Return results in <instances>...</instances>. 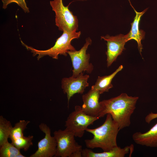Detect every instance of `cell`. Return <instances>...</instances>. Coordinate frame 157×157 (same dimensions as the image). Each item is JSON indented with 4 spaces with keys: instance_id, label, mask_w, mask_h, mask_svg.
Instances as JSON below:
<instances>
[{
    "instance_id": "6da1fadb",
    "label": "cell",
    "mask_w": 157,
    "mask_h": 157,
    "mask_svg": "<svg viewBox=\"0 0 157 157\" xmlns=\"http://www.w3.org/2000/svg\"><path fill=\"white\" fill-rule=\"evenodd\" d=\"M138 97L129 96L126 93L100 102L101 111L99 117L110 114L118 124L120 130L129 126L131 117L135 108Z\"/></svg>"
},
{
    "instance_id": "7a4b0ae2",
    "label": "cell",
    "mask_w": 157,
    "mask_h": 157,
    "mask_svg": "<svg viewBox=\"0 0 157 157\" xmlns=\"http://www.w3.org/2000/svg\"><path fill=\"white\" fill-rule=\"evenodd\" d=\"M120 130L117 123L111 115L107 114L105 120L100 126L94 129L87 128L85 131L92 133L93 138L85 140L87 147L93 149L99 148L108 151L117 147V137Z\"/></svg>"
},
{
    "instance_id": "3957f363",
    "label": "cell",
    "mask_w": 157,
    "mask_h": 157,
    "mask_svg": "<svg viewBox=\"0 0 157 157\" xmlns=\"http://www.w3.org/2000/svg\"><path fill=\"white\" fill-rule=\"evenodd\" d=\"M76 30L69 31L64 30L62 34L56 40L54 45L50 48L46 50H39L32 47L29 46L21 40L22 44L28 50L31 51L33 56L38 55V60L42 57L48 56L53 58L58 59L59 55L65 56H67L69 51L76 50L75 48L71 44L72 41L75 39H78L81 35V32H77Z\"/></svg>"
},
{
    "instance_id": "277c9868",
    "label": "cell",
    "mask_w": 157,
    "mask_h": 157,
    "mask_svg": "<svg viewBox=\"0 0 157 157\" xmlns=\"http://www.w3.org/2000/svg\"><path fill=\"white\" fill-rule=\"evenodd\" d=\"M57 142L55 157H81L82 146L75 140L74 134L66 129L55 131Z\"/></svg>"
},
{
    "instance_id": "5b68a950",
    "label": "cell",
    "mask_w": 157,
    "mask_h": 157,
    "mask_svg": "<svg viewBox=\"0 0 157 157\" xmlns=\"http://www.w3.org/2000/svg\"><path fill=\"white\" fill-rule=\"evenodd\" d=\"M52 9L55 13V23L59 30L69 31L78 29V20L69 9V5L65 6L62 0H53L50 1Z\"/></svg>"
},
{
    "instance_id": "8992f818",
    "label": "cell",
    "mask_w": 157,
    "mask_h": 157,
    "mask_svg": "<svg viewBox=\"0 0 157 157\" xmlns=\"http://www.w3.org/2000/svg\"><path fill=\"white\" fill-rule=\"evenodd\" d=\"M99 118L88 115L82 110L81 107L76 106L65 121L66 129L73 133L75 137L81 138L90 125Z\"/></svg>"
},
{
    "instance_id": "52a82bcc",
    "label": "cell",
    "mask_w": 157,
    "mask_h": 157,
    "mask_svg": "<svg viewBox=\"0 0 157 157\" xmlns=\"http://www.w3.org/2000/svg\"><path fill=\"white\" fill-rule=\"evenodd\" d=\"M92 43L91 39L88 37L86 38L85 43L79 50L69 51L67 52L73 67L72 76L76 77L80 73L85 72L89 74L92 72L94 67L92 64L89 63L90 55L86 53L88 47Z\"/></svg>"
},
{
    "instance_id": "ba28073f",
    "label": "cell",
    "mask_w": 157,
    "mask_h": 157,
    "mask_svg": "<svg viewBox=\"0 0 157 157\" xmlns=\"http://www.w3.org/2000/svg\"><path fill=\"white\" fill-rule=\"evenodd\" d=\"M39 127L45 134V136L38 142L37 150L30 157H54L56 152L57 142L54 136L51 135L50 129L44 123H41Z\"/></svg>"
},
{
    "instance_id": "9c48e42d",
    "label": "cell",
    "mask_w": 157,
    "mask_h": 157,
    "mask_svg": "<svg viewBox=\"0 0 157 157\" xmlns=\"http://www.w3.org/2000/svg\"><path fill=\"white\" fill-rule=\"evenodd\" d=\"M101 37V39H103L107 42V66L109 67L125 49L124 45L128 41L127 35L120 34L115 36H110L107 35Z\"/></svg>"
},
{
    "instance_id": "30bf717a",
    "label": "cell",
    "mask_w": 157,
    "mask_h": 157,
    "mask_svg": "<svg viewBox=\"0 0 157 157\" xmlns=\"http://www.w3.org/2000/svg\"><path fill=\"white\" fill-rule=\"evenodd\" d=\"M89 78V75H83V73H81L76 77L72 76L62 79V88L64 93L67 94L68 107L71 98L75 94H83L89 86L88 81Z\"/></svg>"
},
{
    "instance_id": "8fae6325",
    "label": "cell",
    "mask_w": 157,
    "mask_h": 157,
    "mask_svg": "<svg viewBox=\"0 0 157 157\" xmlns=\"http://www.w3.org/2000/svg\"><path fill=\"white\" fill-rule=\"evenodd\" d=\"M100 94L98 91L91 89L87 93L82 95L83 103L81 108L84 112L99 118L101 105L99 99Z\"/></svg>"
},
{
    "instance_id": "7c38bea8",
    "label": "cell",
    "mask_w": 157,
    "mask_h": 157,
    "mask_svg": "<svg viewBox=\"0 0 157 157\" xmlns=\"http://www.w3.org/2000/svg\"><path fill=\"white\" fill-rule=\"evenodd\" d=\"M130 4L135 13V16L133 21L131 23V28L129 32L127 34L128 41L133 39L136 41L138 44V47L139 53L142 56L141 53L143 49L141 41L145 37V32L142 30L140 29L139 24L140 19L143 15L147 11V8L141 12H137L131 5L130 0H128Z\"/></svg>"
},
{
    "instance_id": "4fadbf2b",
    "label": "cell",
    "mask_w": 157,
    "mask_h": 157,
    "mask_svg": "<svg viewBox=\"0 0 157 157\" xmlns=\"http://www.w3.org/2000/svg\"><path fill=\"white\" fill-rule=\"evenodd\" d=\"M132 138L137 144L150 147H157V123L145 133H135L132 135Z\"/></svg>"
},
{
    "instance_id": "5bb4252c",
    "label": "cell",
    "mask_w": 157,
    "mask_h": 157,
    "mask_svg": "<svg viewBox=\"0 0 157 157\" xmlns=\"http://www.w3.org/2000/svg\"><path fill=\"white\" fill-rule=\"evenodd\" d=\"M133 145L122 148L117 146L110 151L101 153L94 152L90 149L85 148L83 149L82 155L83 157H124L130 151L133 152Z\"/></svg>"
},
{
    "instance_id": "9a60e30c",
    "label": "cell",
    "mask_w": 157,
    "mask_h": 157,
    "mask_svg": "<svg viewBox=\"0 0 157 157\" xmlns=\"http://www.w3.org/2000/svg\"><path fill=\"white\" fill-rule=\"evenodd\" d=\"M123 68V65H121L109 75L98 76L95 84L92 86L91 89L98 91L101 94L108 92L113 87L111 83L113 79Z\"/></svg>"
},
{
    "instance_id": "2e32d148",
    "label": "cell",
    "mask_w": 157,
    "mask_h": 157,
    "mask_svg": "<svg viewBox=\"0 0 157 157\" xmlns=\"http://www.w3.org/2000/svg\"><path fill=\"white\" fill-rule=\"evenodd\" d=\"M13 128L11 123L2 115L0 116V146L8 141Z\"/></svg>"
},
{
    "instance_id": "e0dca14e",
    "label": "cell",
    "mask_w": 157,
    "mask_h": 157,
    "mask_svg": "<svg viewBox=\"0 0 157 157\" xmlns=\"http://www.w3.org/2000/svg\"><path fill=\"white\" fill-rule=\"evenodd\" d=\"M30 121L21 120L16 123L11 130L9 138L11 141L24 137V132Z\"/></svg>"
},
{
    "instance_id": "ac0fdd59",
    "label": "cell",
    "mask_w": 157,
    "mask_h": 157,
    "mask_svg": "<svg viewBox=\"0 0 157 157\" xmlns=\"http://www.w3.org/2000/svg\"><path fill=\"white\" fill-rule=\"evenodd\" d=\"M0 157H17L20 150L8 141L0 146Z\"/></svg>"
},
{
    "instance_id": "d6986e66",
    "label": "cell",
    "mask_w": 157,
    "mask_h": 157,
    "mask_svg": "<svg viewBox=\"0 0 157 157\" xmlns=\"http://www.w3.org/2000/svg\"><path fill=\"white\" fill-rule=\"evenodd\" d=\"M33 138L32 135H29L27 137L24 136L11 141V143L19 149H23L26 151L33 145Z\"/></svg>"
},
{
    "instance_id": "ffe728a7",
    "label": "cell",
    "mask_w": 157,
    "mask_h": 157,
    "mask_svg": "<svg viewBox=\"0 0 157 157\" xmlns=\"http://www.w3.org/2000/svg\"><path fill=\"white\" fill-rule=\"evenodd\" d=\"M3 3L2 8L4 9L7 8L8 6L12 3H17L25 13H29V8L27 6L25 0H1Z\"/></svg>"
},
{
    "instance_id": "44dd1931",
    "label": "cell",
    "mask_w": 157,
    "mask_h": 157,
    "mask_svg": "<svg viewBox=\"0 0 157 157\" xmlns=\"http://www.w3.org/2000/svg\"><path fill=\"white\" fill-rule=\"evenodd\" d=\"M157 118V113L152 112L148 114L145 117V121L148 124H149L153 120Z\"/></svg>"
}]
</instances>
